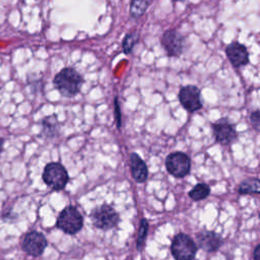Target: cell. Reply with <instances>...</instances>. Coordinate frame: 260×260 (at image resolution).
<instances>
[{
  "mask_svg": "<svg viewBox=\"0 0 260 260\" xmlns=\"http://www.w3.org/2000/svg\"><path fill=\"white\" fill-rule=\"evenodd\" d=\"M178 98L181 106L189 113L199 111L203 107L200 99V89L196 85L188 84L182 86Z\"/></svg>",
  "mask_w": 260,
  "mask_h": 260,
  "instance_id": "30bf717a",
  "label": "cell"
},
{
  "mask_svg": "<svg viewBox=\"0 0 260 260\" xmlns=\"http://www.w3.org/2000/svg\"><path fill=\"white\" fill-rule=\"evenodd\" d=\"M151 4V1H145V0H132L130 2V8H129V12L130 15L133 18H138L141 15H143L148 6Z\"/></svg>",
  "mask_w": 260,
  "mask_h": 260,
  "instance_id": "e0dca14e",
  "label": "cell"
},
{
  "mask_svg": "<svg viewBox=\"0 0 260 260\" xmlns=\"http://www.w3.org/2000/svg\"><path fill=\"white\" fill-rule=\"evenodd\" d=\"M42 178L45 184L54 191H61L65 189L69 182V175L67 170L62 164L58 161L47 164L44 168Z\"/></svg>",
  "mask_w": 260,
  "mask_h": 260,
  "instance_id": "277c9868",
  "label": "cell"
},
{
  "mask_svg": "<svg viewBox=\"0 0 260 260\" xmlns=\"http://www.w3.org/2000/svg\"><path fill=\"white\" fill-rule=\"evenodd\" d=\"M160 44L170 57L181 56L186 49L185 37L176 28L166 30L160 39Z\"/></svg>",
  "mask_w": 260,
  "mask_h": 260,
  "instance_id": "52a82bcc",
  "label": "cell"
},
{
  "mask_svg": "<svg viewBox=\"0 0 260 260\" xmlns=\"http://www.w3.org/2000/svg\"><path fill=\"white\" fill-rule=\"evenodd\" d=\"M83 82L84 78L82 75L72 67L61 69L53 79L55 88L66 98H73L78 94Z\"/></svg>",
  "mask_w": 260,
  "mask_h": 260,
  "instance_id": "6da1fadb",
  "label": "cell"
},
{
  "mask_svg": "<svg viewBox=\"0 0 260 260\" xmlns=\"http://www.w3.org/2000/svg\"><path fill=\"white\" fill-rule=\"evenodd\" d=\"M132 178L137 183H144L148 178V169L144 160L137 152H132L129 157Z\"/></svg>",
  "mask_w": 260,
  "mask_h": 260,
  "instance_id": "4fadbf2b",
  "label": "cell"
},
{
  "mask_svg": "<svg viewBox=\"0 0 260 260\" xmlns=\"http://www.w3.org/2000/svg\"><path fill=\"white\" fill-rule=\"evenodd\" d=\"M198 248L195 241L185 233L174 236L171 243V253L175 260H194Z\"/></svg>",
  "mask_w": 260,
  "mask_h": 260,
  "instance_id": "5b68a950",
  "label": "cell"
},
{
  "mask_svg": "<svg viewBox=\"0 0 260 260\" xmlns=\"http://www.w3.org/2000/svg\"><path fill=\"white\" fill-rule=\"evenodd\" d=\"M42 130L41 135L45 138L53 139L56 138L60 134V123L58 121V118L55 114L45 117L42 122Z\"/></svg>",
  "mask_w": 260,
  "mask_h": 260,
  "instance_id": "5bb4252c",
  "label": "cell"
},
{
  "mask_svg": "<svg viewBox=\"0 0 260 260\" xmlns=\"http://www.w3.org/2000/svg\"><path fill=\"white\" fill-rule=\"evenodd\" d=\"M260 245H256V247L253 250V259L254 260H260Z\"/></svg>",
  "mask_w": 260,
  "mask_h": 260,
  "instance_id": "7402d4cb",
  "label": "cell"
},
{
  "mask_svg": "<svg viewBox=\"0 0 260 260\" xmlns=\"http://www.w3.org/2000/svg\"><path fill=\"white\" fill-rule=\"evenodd\" d=\"M48 246V241L44 234L38 231L26 233L21 241V249L28 256H41Z\"/></svg>",
  "mask_w": 260,
  "mask_h": 260,
  "instance_id": "9c48e42d",
  "label": "cell"
},
{
  "mask_svg": "<svg viewBox=\"0 0 260 260\" xmlns=\"http://www.w3.org/2000/svg\"><path fill=\"white\" fill-rule=\"evenodd\" d=\"M225 55L235 68H241L249 63V52L245 45L235 41L224 49Z\"/></svg>",
  "mask_w": 260,
  "mask_h": 260,
  "instance_id": "7c38bea8",
  "label": "cell"
},
{
  "mask_svg": "<svg viewBox=\"0 0 260 260\" xmlns=\"http://www.w3.org/2000/svg\"><path fill=\"white\" fill-rule=\"evenodd\" d=\"M166 169L170 175L175 178H184L190 174L191 158L182 151H175L170 153L166 158Z\"/></svg>",
  "mask_w": 260,
  "mask_h": 260,
  "instance_id": "8992f818",
  "label": "cell"
},
{
  "mask_svg": "<svg viewBox=\"0 0 260 260\" xmlns=\"http://www.w3.org/2000/svg\"><path fill=\"white\" fill-rule=\"evenodd\" d=\"M238 192L241 195H258L260 193V181L257 178H248L242 181L238 187Z\"/></svg>",
  "mask_w": 260,
  "mask_h": 260,
  "instance_id": "9a60e30c",
  "label": "cell"
},
{
  "mask_svg": "<svg viewBox=\"0 0 260 260\" xmlns=\"http://www.w3.org/2000/svg\"><path fill=\"white\" fill-rule=\"evenodd\" d=\"M90 219L94 228L102 231H110L118 225L120 215L112 205L103 203L91 210Z\"/></svg>",
  "mask_w": 260,
  "mask_h": 260,
  "instance_id": "3957f363",
  "label": "cell"
},
{
  "mask_svg": "<svg viewBox=\"0 0 260 260\" xmlns=\"http://www.w3.org/2000/svg\"><path fill=\"white\" fill-rule=\"evenodd\" d=\"M210 194V187L205 183L196 184L188 193L189 197L193 201H201L207 198Z\"/></svg>",
  "mask_w": 260,
  "mask_h": 260,
  "instance_id": "2e32d148",
  "label": "cell"
},
{
  "mask_svg": "<svg viewBox=\"0 0 260 260\" xmlns=\"http://www.w3.org/2000/svg\"><path fill=\"white\" fill-rule=\"evenodd\" d=\"M250 123L255 131H259V129H260V111L258 109L251 112Z\"/></svg>",
  "mask_w": 260,
  "mask_h": 260,
  "instance_id": "ffe728a7",
  "label": "cell"
},
{
  "mask_svg": "<svg viewBox=\"0 0 260 260\" xmlns=\"http://www.w3.org/2000/svg\"><path fill=\"white\" fill-rule=\"evenodd\" d=\"M195 240L197 248L207 253H214L223 245L222 237L214 231L202 230L195 235Z\"/></svg>",
  "mask_w": 260,
  "mask_h": 260,
  "instance_id": "8fae6325",
  "label": "cell"
},
{
  "mask_svg": "<svg viewBox=\"0 0 260 260\" xmlns=\"http://www.w3.org/2000/svg\"><path fill=\"white\" fill-rule=\"evenodd\" d=\"M148 230H149L148 220L146 218H142L140 220V224H139V229H138V235H137V239H136V249L139 252H141L144 248L145 240H146L147 234H148Z\"/></svg>",
  "mask_w": 260,
  "mask_h": 260,
  "instance_id": "ac0fdd59",
  "label": "cell"
},
{
  "mask_svg": "<svg viewBox=\"0 0 260 260\" xmlns=\"http://www.w3.org/2000/svg\"><path fill=\"white\" fill-rule=\"evenodd\" d=\"M56 228L67 235H76L83 228V216L75 206L68 205L59 213Z\"/></svg>",
  "mask_w": 260,
  "mask_h": 260,
  "instance_id": "7a4b0ae2",
  "label": "cell"
},
{
  "mask_svg": "<svg viewBox=\"0 0 260 260\" xmlns=\"http://www.w3.org/2000/svg\"><path fill=\"white\" fill-rule=\"evenodd\" d=\"M4 138H2V137H0V152H2V150H3V144H4Z\"/></svg>",
  "mask_w": 260,
  "mask_h": 260,
  "instance_id": "603a6c76",
  "label": "cell"
},
{
  "mask_svg": "<svg viewBox=\"0 0 260 260\" xmlns=\"http://www.w3.org/2000/svg\"><path fill=\"white\" fill-rule=\"evenodd\" d=\"M114 114H115V119H116L117 127L121 128V125H122V114H121V108H120V105H119L118 96H116L115 100H114Z\"/></svg>",
  "mask_w": 260,
  "mask_h": 260,
  "instance_id": "44dd1931",
  "label": "cell"
},
{
  "mask_svg": "<svg viewBox=\"0 0 260 260\" xmlns=\"http://www.w3.org/2000/svg\"><path fill=\"white\" fill-rule=\"evenodd\" d=\"M138 40H139V34L137 31L133 30L131 32H128L122 42V49L124 54L131 53L134 46L138 43Z\"/></svg>",
  "mask_w": 260,
  "mask_h": 260,
  "instance_id": "d6986e66",
  "label": "cell"
},
{
  "mask_svg": "<svg viewBox=\"0 0 260 260\" xmlns=\"http://www.w3.org/2000/svg\"><path fill=\"white\" fill-rule=\"evenodd\" d=\"M214 139L220 145H230L238 138V132L234 125L225 117L220 118L211 124Z\"/></svg>",
  "mask_w": 260,
  "mask_h": 260,
  "instance_id": "ba28073f",
  "label": "cell"
}]
</instances>
